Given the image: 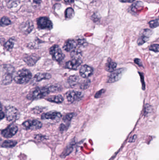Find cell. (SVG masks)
I'll list each match as a JSON object with an SVG mask.
<instances>
[{"label": "cell", "mask_w": 159, "mask_h": 160, "mask_svg": "<svg viewBox=\"0 0 159 160\" xmlns=\"http://www.w3.org/2000/svg\"><path fill=\"white\" fill-rule=\"evenodd\" d=\"M32 77V74L27 69H22L18 71L14 75L13 79L18 84H24L29 83Z\"/></svg>", "instance_id": "cell-1"}, {"label": "cell", "mask_w": 159, "mask_h": 160, "mask_svg": "<svg viewBox=\"0 0 159 160\" xmlns=\"http://www.w3.org/2000/svg\"><path fill=\"white\" fill-rule=\"evenodd\" d=\"M51 93L49 87L37 88L33 91H31L27 96L28 99L37 100L44 98Z\"/></svg>", "instance_id": "cell-2"}, {"label": "cell", "mask_w": 159, "mask_h": 160, "mask_svg": "<svg viewBox=\"0 0 159 160\" xmlns=\"http://www.w3.org/2000/svg\"><path fill=\"white\" fill-rule=\"evenodd\" d=\"M15 69L10 65H5L3 69L2 83L4 85L10 84L13 78Z\"/></svg>", "instance_id": "cell-3"}, {"label": "cell", "mask_w": 159, "mask_h": 160, "mask_svg": "<svg viewBox=\"0 0 159 160\" xmlns=\"http://www.w3.org/2000/svg\"><path fill=\"white\" fill-rule=\"evenodd\" d=\"M49 53L52 56L53 59L57 62H61L63 61L65 57L60 48L57 45H53L49 49Z\"/></svg>", "instance_id": "cell-4"}, {"label": "cell", "mask_w": 159, "mask_h": 160, "mask_svg": "<svg viewBox=\"0 0 159 160\" xmlns=\"http://www.w3.org/2000/svg\"><path fill=\"white\" fill-rule=\"evenodd\" d=\"M5 115L6 118L9 121H16L19 117L18 110L14 106H9L6 108Z\"/></svg>", "instance_id": "cell-5"}, {"label": "cell", "mask_w": 159, "mask_h": 160, "mask_svg": "<svg viewBox=\"0 0 159 160\" xmlns=\"http://www.w3.org/2000/svg\"><path fill=\"white\" fill-rule=\"evenodd\" d=\"M37 26L42 30H51L52 29L53 24L52 21L46 17H41L37 20Z\"/></svg>", "instance_id": "cell-6"}, {"label": "cell", "mask_w": 159, "mask_h": 160, "mask_svg": "<svg viewBox=\"0 0 159 160\" xmlns=\"http://www.w3.org/2000/svg\"><path fill=\"white\" fill-rule=\"evenodd\" d=\"M23 126L27 130H36L42 128V124L41 122L36 119L28 120L23 123Z\"/></svg>", "instance_id": "cell-7"}, {"label": "cell", "mask_w": 159, "mask_h": 160, "mask_svg": "<svg viewBox=\"0 0 159 160\" xmlns=\"http://www.w3.org/2000/svg\"><path fill=\"white\" fill-rule=\"evenodd\" d=\"M62 118L60 113L57 112H49L43 114L41 116V119L46 121H51L54 122H57Z\"/></svg>", "instance_id": "cell-8"}, {"label": "cell", "mask_w": 159, "mask_h": 160, "mask_svg": "<svg viewBox=\"0 0 159 160\" xmlns=\"http://www.w3.org/2000/svg\"><path fill=\"white\" fill-rule=\"evenodd\" d=\"M18 131V127L15 124H11L7 128L1 131V134L3 137L9 138L14 136Z\"/></svg>", "instance_id": "cell-9"}, {"label": "cell", "mask_w": 159, "mask_h": 160, "mask_svg": "<svg viewBox=\"0 0 159 160\" xmlns=\"http://www.w3.org/2000/svg\"><path fill=\"white\" fill-rule=\"evenodd\" d=\"M125 72L124 69H120L115 70L113 72H111V74L109 76L108 83H113L118 81L122 77L123 73Z\"/></svg>", "instance_id": "cell-10"}, {"label": "cell", "mask_w": 159, "mask_h": 160, "mask_svg": "<svg viewBox=\"0 0 159 160\" xmlns=\"http://www.w3.org/2000/svg\"><path fill=\"white\" fill-rule=\"evenodd\" d=\"M66 97L69 103H73L78 100L80 99L82 96V94L80 92L70 91L66 93Z\"/></svg>", "instance_id": "cell-11"}, {"label": "cell", "mask_w": 159, "mask_h": 160, "mask_svg": "<svg viewBox=\"0 0 159 160\" xmlns=\"http://www.w3.org/2000/svg\"><path fill=\"white\" fill-rule=\"evenodd\" d=\"M78 45L77 41H75L74 40H68L65 43L63 48L65 51L71 52L77 48Z\"/></svg>", "instance_id": "cell-12"}, {"label": "cell", "mask_w": 159, "mask_h": 160, "mask_svg": "<svg viewBox=\"0 0 159 160\" xmlns=\"http://www.w3.org/2000/svg\"><path fill=\"white\" fill-rule=\"evenodd\" d=\"M93 72V69L90 66L85 65L81 67L79 73L81 76L83 78H87L91 75Z\"/></svg>", "instance_id": "cell-13"}, {"label": "cell", "mask_w": 159, "mask_h": 160, "mask_svg": "<svg viewBox=\"0 0 159 160\" xmlns=\"http://www.w3.org/2000/svg\"><path fill=\"white\" fill-rule=\"evenodd\" d=\"M152 34V31L149 29H146L144 30V32L143 33L142 35L139 38L137 43L139 45H142L144 43L147 42L149 39V37Z\"/></svg>", "instance_id": "cell-14"}, {"label": "cell", "mask_w": 159, "mask_h": 160, "mask_svg": "<svg viewBox=\"0 0 159 160\" xmlns=\"http://www.w3.org/2000/svg\"><path fill=\"white\" fill-rule=\"evenodd\" d=\"M82 63V61L72 59L66 63V67L71 70H77Z\"/></svg>", "instance_id": "cell-15"}, {"label": "cell", "mask_w": 159, "mask_h": 160, "mask_svg": "<svg viewBox=\"0 0 159 160\" xmlns=\"http://www.w3.org/2000/svg\"><path fill=\"white\" fill-rule=\"evenodd\" d=\"M33 28V23L30 21H27L21 26V31L25 34H29L32 31Z\"/></svg>", "instance_id": "cell-16"}, {"label": "cell", "mask_w": 159, "mask_h": 160, "mask_svg": "<svg viewBox=\"0 0 159 160\" xmlns=\"http://www.w3.org/2000/svg\"><path fill=\"white\" fill-rule=\"evenodd\" d=\"M52 77V75L49 73H38L35 75L34 77V80L36 82H39L43 80H49Z\"/></svg>", "instance_id": "cell-17"}, {"label": "cell", "mask_w": 159, "mask_h": 160, "mask_svg": "<svg viewBox=\"0 0 159 160\" xmlns=\"http://www.w3.org/2000/svg\"><path fill=\"white\" fill-rule=\"evenodd\" d=\"M38 57L35 55H27L24 58V61L30 66H34L36 64L37 61L38 60Z\"/></svg>", "instance_id": "cell-18"}, {"label": "cell", "mask_w": 159, "mask_h": 160, "mask_svg": "<svg viewBox=\"0 0 159 160\" xmlns=\"http://www.w3.org/2000/svg\"><path fill=\"white\" fill-rule=\"evenodd\" d=\"M117 67V64L113 61L112 59H108L105 64V69L109 72H112L116 70Z\"/></svg>", "instance_id": "cell-19"}, {"label": "cell", "mask_w": 159, "mask_h": 160, "mask_svg": "<svg viewBox=\"0 0 159 160\" xmlns=\"http://www.w3.org/2000/svg\"><path fill=\"white\" fill-rule=\"evenodd\" d=\"M46 99L48 101L57 104H61L64 101V98L61 95L50 96L46 98Z\"/></svg>", "instance_id": "cell-20"}, {"label": "cell", "mask_w": 159, "mask_h": 160, "mask_svg": "<svg viewBox=\"0 0 159 160\" xmlns=\"http://www.w3.org/2000/svg\"><path fill=\"white\" fill-rule=\"evenodd\" d=\"M71 56L72 59H76V60L82 61V55L81 51L79 49H76L75 50L71 52Z\"/></svg>", "instance_id": "cell-21"}, {"label": "cell", "mask_w": 159, "mask_h": 160, "mask_svg": "<svg viewBox=\"0 0 159 160\" xmlns=\"http://www.w3.org/2000/svg\"><path fill=\"white\" fill-rule=\"evenodd\" d=\"M74 113H68L66 115H65L63 118V121L64 123H63L67 127H69L70 123L71 121V119L73 117Z\"/></svg>", "instance_id": "cell-22"}, {"label": "cell", "mask_w": 159, "mask_h": 160, "mask_svg": "<svg viewBox=\"0 0 159 160\" xmlns=\"http://www.w3.org/2000/svg\"><path fill=\"white\" fill-rule=\"evenodd\" d=\"M17 144V142L15 140H5L2 143L1 147L5 148H13L16 146Z\"/></svg>", "instance_id": "cell-23"}, {"label": "cell", "mask_w": 159, "mask_h": 160, "mask_svg": "<svg viewBox=\"0 0 159 160\" xmlns=\"http://www.w3.org/2000/svg\"><path fill=\"white\" fill-rule=\"evenodd\" d=\"M14 39L10 38L5 43L4 48L7 51H10L13 48L14 46Z\"/></svg>", "instance_id": "cell-24"}, {"label": "cell", "mask_w": 159, "mask_h": 160, "mask_svg": "<svg viewBox=\"0 0 159 160\" xmlns=\"http://www.w3.org/2000/svg\"><path fill=\"white\" fill-rule=\"evenodd\" d=\"M19 3V0H6V4L9 8L17 7Z\"/></svg>", "instance_id": "cell-25"}, {"label": "cell", "mask_w": 159, "mask_h": 160, "mask_svg": "<svg viewBox=\"0 0 159 160\" xmlns=\"http://www.w3.org/2000/svg\"><path fill=\"white\" fill-rule=\"evenodd\" d=\"M78 81H79V78L76 75L70 76L68 80V83L70 86H74L78 83Z\"/></svg>", "instance_id": "cell-26"}, {"label": "cell", "mask_w": 159, "mask_h": 160, "mask_svg": "<svg viewBox=\"0 0 159 160\" xmlns=\"http://www.w3.org/2000/svg\"><path fill=\"white\" fill-rule=\"evenodd\" d=\"M11 23V21L7 17H2L0 20V26H9Z\"/></svg>", "instance_id": "cell-27"}, {"label": "cell", "mask_w": 159, "mask_h": 160, "mask_svg": "<svg viewBox=\"0 0 159 160\" xmlns=\"http://www.w3.org/2000/svg\"><path fill=\"white\" fill-rule=\"evenodd\" d=\"M65 18L68 19H71L74 15V11L72 8H67L65 10Z\"/></svg>", "instance_id": "cell-28"}, {"label": "cell", "mask_w": 159, "mask_h": 160, "mask_svg": "<svg viewBox=\"0 0 159 160\" xmlns=\"http://www.w3.org/2000/svg\"><path fill=\"white\" fill-rule=\"evenodd\" d=\"M73 145H70V146H67L65 150L64 151V152L62 154V156H61V157H65L66 156L69 155L70 153L73 151Z\"/></svg>", "instance_id": "cell-29"}, {"label": "cell", "mask_w": 159, "mask_h": 160, "mask_svg": "<svg viewBox=\"0 0 159 160\" xmlns=\"http://www.w3.org/2000/svg\"><path fill=\"white\" fill-rule=\"evenodd\" d=\"M149 24L151 28L157 27L159 26V19H157L151 21L149 23Z\"/></svg>", "instance_id": "cell-30"}, {"label": "cell", "mask_w": 159, "mask_h": 160, "mask_svg": "<svg viewBox=\"0 0 159 160\" xmlns=\"http://www.w3.org/2000/svg\"><path fill=\"white\" fill-rule=\"evenodd\" d=\"M149 50L155 52H159V45L154 44L151 45L149 47Z\"/></svg>", "instance_id": "cell-31"}, {"label": "cell", "mask_w": 159, "mask_h": 160, "mask_svg": "<svg viewBox=\"0 0 159 160\" xmlns=\"http://www.w3.org/2000/svg\"><path fill=\"white\" fill-rule=\"evenodd\" d=\"M77 43H78V45L82 46V45H85V44L86 43V41L83 39H78L77 40Z\"/></svg>", "instance_id": "cell-32"}, {"label": "cell", "mask_w": 159, "mask_h": 160, "mask_svg": "<svg viewBox=\"0 0 159 160\" xmlns=\"http://www.w3.org/2000/svg\"><path fill=\"white\" fill-rule=\"evenodd\" d=\"M89 81H87L85 82V83L82 84L81 86H80V88H83V89H85V88H87V87H89L90 83H89Z\"/></svg>", "instance_id": "cell-33"}, {"label": "cell", "mask_w": 159, "mask_h": 160, "mask_svg": "<svg viewBox=\"0 0 159 160\" xmlns=\"http://www.w3.org/2000/svg\"><path fill=\"white\" fill-rule=\"evenodd\" d=\"M105 92L104 90H101L100 91H99L95 94V97L96 98H99V97H100L101 95L102 94H103Z\"/></svg>", "instance_id": "cell-34"}, {"label": "cell", "mask_w": 159, "mask_h": 160, "mask_svg": "<svg viewBox=\"0 0 159 160\" xmlns=\"http://www.w3.org/2000/svg\"><path fill=\"white\" fill-rule=\"evenodd\" d=\"M134 62L136 64H137L138 65L140 66H142V61L141 60L139 59H135L134 60Z\"/></svg>", "instance_id": "cell-35"}, {"label": "cell", "mask_w": 159, "mask_h": 160, "mask_svg": "<svg viewBox=\"0 0 159 160\" xmlns=\"http://www.w3.org/2000/svg\"><path fill=\"white\" fill-rule=\"evenodd\" d=\"M5 114L2 112H0V121L2 120V119H4L5 117Z\"/></svg>", "instance_id": "cell-36"}, {"label": "cell", "mask_w": 159, "mask_h": 160, "mask_svg": "<svg viewBox=\"0 0 159 160\" xmlns=\"http://www.w3.org/2000/svg\"><path fill=\"white\" fill-rule=\"evenodd\" d=\"M136 135H134V136H133L132 138H131L130 140H129L130 142H134V141H135V140H136Z\"/></svg>", "instance_id": "cell-37"}, {"label": "cell", "mask_w": 159, "mask_h": 160, "mask_svg": "<svg viewBox=\"0 0 159 160\" xmlns=\"http://www.w3.org/2000/svg\"><path fill=\"white\" fill-rule=\"evenodd\" d=\"M65 2L68 4H71L73 3L74 0H64Z\"/></svg>", "instance_id": "cell-38"}, {"label": "cell", "mask_w": 159, "mask_h": 160, "mask_svg": "<svg viewBox=\"0 0 159 160\" xmlns=\"http://www.w3.org/2000/svg\"><path fill=\"white\" fill-rule=\"evenodd\" d=\"M135 0H121V1L123 2H129L132 3L135 1Z\"/></svg>", "instance_id": "cell-39"}, {"label": "cell", "mask_w": 159, "mask_h": 160, "mask_svg": "<svg viewBox=\"0 0 159 160\" xmlns=\"http://www.w3.org/2000/svg\"><path fill=\"white\" fill-rule=\"evenodd\" d=\"M33 1L36 4H40L42 2V0H33Z\"/></svg>", "instance_id": "cell-40"}, {"label": "cell", "mask_w": 159, "mask_h": 160, "mask_svg": "<svg viewBox=\"0 0 159 160\" xmlns=\"http://www.w3.org/2000/svg\"><path fill=\"white\" fill-rule=\"evenodd\" d=\"M1 110H2V105L0 103V112H1Z\"/></svg>", "instance_id": "cell-41"}, {"label": "cell", "mask_w": 159, "mask_h": 160, "mask_svg": "<svg viewBox=\"0 0 159 160\" xmlns=\"http://www.w3.org/2000/svg\"><path fill=\"white\" fill-rule=\"evenodd\" d=\"M57 1H59V0H57Z\"/></svg>", "instance_id": "cell-42"}, {"label": "cell", "mask_w": 159, "mask_h": 160, "mask_svg": "<svg viewBox=\"0 0 159 160\" xmlns=\"http://www.w3.org/2000/svg\"><path fill=\"white\" fill-rule=\"evenodd\" d=\"M0 141H1V140H0Z\"/></svg>", "instance_id": "cell-43"}]
</instances>
